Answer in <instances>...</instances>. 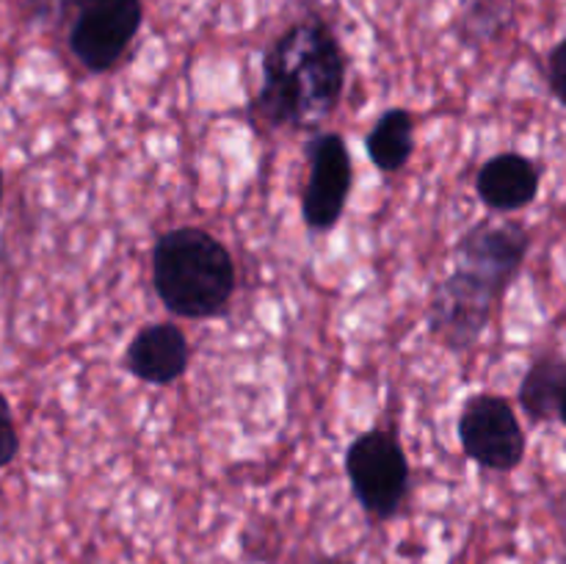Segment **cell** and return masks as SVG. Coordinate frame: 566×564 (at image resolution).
Returning a JSON list of instances; mask_svg holds the SVG:
<instances>
[{"instance_id":"cell-17","label":"cell","mask_w":566,"mask_h":564,"mask_svg":"<svg viewBox=\"0 0 566 564\" xmlns=\"http://www.w3.org/2000/svg\"><path fill=\"white\" fill-rule=\"evenodd\" d=\"M72 3H77V6H83V9H86V6H92L94 0H72Z\"/></svg>"},{"instance_id":"cell-14","label":"cell","mask_w":566,"mask_h":564,"mask_svg":"<svg viewBox=\"0 0 566 564\" xmlns=\"http://www.w3.org/2000/svg\"><path fill=\"white\" fill-rule=\"evenodd\" d=\"M547 81H551L553 94L566 105V39L551 50V59H547Z\"/></svg>"},{"instance_id":"cell-1","label":"cell","mask_w":566,"mask_h":564,"mask_svg":"<svg viewBox=\"0 0 566 564\" xmlns=\"http://www.w3.org/2000/svg\"><path fill=\"white\" fill-rule=\"evenodd\" d=\"M346 88V55L332 28L304 20L287 28L263 61L254 114L269 127H318Z\"/></svg>"},{"instance_id":"cell-5","label":"cell","mask_w":566,"mask_h":564,"mask_svg":"<svg viewBox=\"0 0 566 564\" xmlns=\"http://www.w3.org/2000/svg\"><path fill=\"white\" fill-rule=\"evenodd\" d=\"M497 293L484 282L473 280L462 269H453V274L434 291L429 307L431 335L448 348H470L484 335L486 324L492 318V310L497 304Z\"/></svg>"},{"instance_id":"cell-12","label":"cell","mask_w":566,"mask_h":564,"mask_svg":"<svg viewBox=\"0 0 566 564\" xmlns=\"http://www.w3.org/2000/svg\"><path fill=\"white\" fill-rule=\"evenodd\" d=\"M566 390V363L558 357H542L525 374L520 385V404L534 420L558 415V404Z\"/></svg>"},{"instance_id":"cell-8","label":"cell","mask_w":566,"mask_h":564,"mask_svg":"<svg viewBox=\"0 0 566 564\" xmlns=\"http://www.w3.org/2000/svg\"><path fill=\"white\" fill-rule=\"evenodd\" d=\"M528 232L517 224L475 227L459 243V265L464 274L490 285L497 296L509 291L528 252Z\"/></svg>"},{"instance_id":"cell-13","label":"cell","mask_w":566,"mask_h":564,"mask_svg":"<svg viewBox=\"0 0 566 564\" xmlns=\"http://www.w3.org/2000/svg\"><path fill=\"white\" fill-rule=\"evenodd\" d=\"M17 451H20V437H17V426L14 418H11L9 401L0 393V470L14 462Z\"/></svg>"},{"instance_id":"cell-9","label":"cell","mask_w":566,"mask_h":564,"mask_svg":"<svg viewBox=\"0 0 566 564\" xmlns=\"http://www.w3.org/2000/svg\"><path fill=\"white\" fill-rule=\"evenodd\" d=\"M125 365L136 379L147 385H171L188 368V341L180 326L149 324L138 330L127 346Z\"/></svg>"},{"instance_id":"cell-2","label":"cell","mask_w":566,"mask_h":564,"mask_svg":"<svg viewBox=\"0 0 566 564\" xmlns=\"http://www.w3.org/2000/svg\"><path fill=\"white\" fill-rule=\"evenodd\" d=\"M153 285L180 318H213L235 293V263L210 232L177 227L155 243Z\"/></svg>"},{"instance_id":"cell-7","label":"cell","mask_w":566,"mask_h":564,"mask_svg":"<svg viewBox=\"0 0 566 564\" xmlns=\"http://www.w3.org/2000/svg\"><path fill=\"white\" fill-rule=\"evenodd\" d=\"M352 155L337 133L310 144V177L302 194V216L310 230H332L340 221L352 191Z\"/></svg>"},{"instance_id":"cell-4","label":"cell","mask_w":566,"mask_h":564,"mask_svg":"<svg viewBox=\"0 0 566 564\" xmlns=\"http://www.w3.org/2000/svg\"><path fill=\"white\" fill-rule=\"evenodd\" d=\"M459 442L486 470H514L525 457V435L512 404L501 396H473L459 418Z\"/></svg>"},{"instance_id":"cell-11","label":"cell","mask_w":566,"mask_h":564,"mask_svg":"<svg viewBox=\"0 0 566 564\" xmlns=\"http://www.w3.org/2000/svg\"><path fill=\"white\" fill-rule=\"evenodd\" d=\"M370 160L381 171H398L415 153V119L409 111L392 108L381 116L365 142Z\"/></svg>"},{"instance_id":"cell-18","label":"cell","mask_w":566,"mask_h":564,"mask_svg":"<svg viewBox=\"0 0 566 564\" xmlns=\"http://www.w3.org/2000/svg\"><path fill=\"white\" fill-rule=\"evenodd\" d=\"M0 202H3V171H0Z\"/></svg>"},{"instance_id":"cell-10","label":"cell","mask_w":566,"mask_h":564,"mask_svg":"<svg viewBox=\"0 0 566 564\" xmlns=\"http://www.w3.org/2000/svg\"><path fill=\"white\" fill-rule=\"evenodd\" d=\"M481 202L501 213H514L531 205L539 191V169L525 155L506 153L486 160L475 177Z\"/></svg>"},{"instance_id":"cell-16","label":"cell","mask_w":566,"mask_h":564,"mask_svg":"<svg viewBox=\"0 0 566 564\" xmlns=\"http://www.w3.org/2000/svg\"><path fill=\"white\" fill-rule=\"evenodd\" d=\"M558 418H562V424L566 426V390H564V396H562V404H558Z\"/></svg>"},{"instance_id":"cell-6","label":"cell","mask_w":566,"mask_h":564,"mask_svg":"<svg viewBox=\"0 0 566 564\" xmlns=\"http://www.w3.org/2000/svg\"><path fill=\"white\" fill-rule=\"evenodd\" d=\"M144 20L142 0H94L72 25L70 48L86 70L105 72L125 55Z\"/></svg>"},{"instance_id":"cell-15","label":"cell","mask_w":566,"mask_h":564,"mask_svg":"<svg viewBox=\"0 0 566 564\" xmlns=\"http://www.w3.org/2000/svg\"><path fill=\"white\" fill-rule=\"evenodd\" d=\"M313 564H352V562H346V558H337V556H321V558H315Z\"/></svg>"},{"instance_id":"cell-3","label":"cell","mask_w":566,"mask_h":564,"mask_svg":"<svg viewBox=\"0 0 566 564\" xmlns=\"http://www.w3.org/2000/svg\"><path fill=\"white\" fill-rule=\"evenodd\" d=\"M346 473L354 495L370 518L387 520L401 509L409 487V462L392 431H363L346 451Z\"/></svg>"}]
</instances>
